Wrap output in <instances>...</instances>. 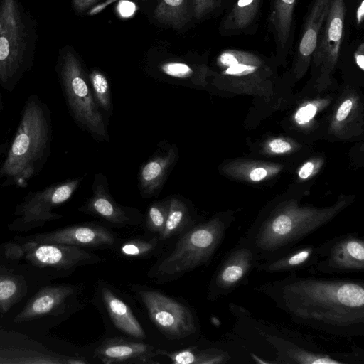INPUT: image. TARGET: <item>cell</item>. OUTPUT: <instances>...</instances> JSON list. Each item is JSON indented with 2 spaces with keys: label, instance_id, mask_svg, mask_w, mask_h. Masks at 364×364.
<instances>
[{
  "label": "cell",
  "instance_id": "cell-1",
  "mask_svg": "<svg viewBox=\"0 0 364 364\" xmlns=\"http://www.w3.org/2000/svg\"><path fill=\"white\" fill-rule=\"evenodd\" d=\"M294 323L335 337L364 336V281L302 276L297 272L259 284Z\"/></svg>",
  "mask_w": 364,
  "mask_h": 364
},
{
  "label": "cell",
  "instance_id": "cell-2",
  "mask_svg": "<svg viewBox=\"0 0 364 364\" xmlns=\"http://www.w3.org/2000/svg\"><path fill=\"white\" fill-rule=\"evenodd\" d=\"M229 309L235 318L233 336L249 346L252 357L271 347L274 354L271 364L364 363L363 350L357 346L346 350H328L312 336L264 320L240 305L230 303Z\"/></svg>",
  "mask_w": 364,
  "mask_h": 364
},
{
  "label": "cell",
  "instance_id": "cell-3",
  "mask_svg": "<svg viewBox=\"0 0 364 364\" xmlns=\"http://www.w3.org/2000/svg\"><path fill=\"white\" fill-rule=\"evenodd\" d=\"M53 129L48 106L36 95L26 100L19 125L0 167L5 186L26 187L43 168L51 152Z\"/></svg>",
  "mask_w": 364,
  "mask_h": 364
},
{
  "label": "cell",
  "instance_id": "cell-4",
  "mask_svg": "<svg viewBox=\"0 0 364 364\" xmlns=\"http://www.w3.org/2000/svg\"><path fill=\"white\" fill-rule=\"evenodd\" d=\"M232 222L229 215H218L199 222L178 236L148 270L153 282L164 284L180 279L199 267L208 266L221 246Z\"/></svg>",
  "mask_w": 364,
  "mask_h": 364
},
{
  "label": "cell",
  "instance_id": "cell-5",
  "mask_svg": "<svg viewBox=\"0 0 364 364\" xmlns=\"http://www.w3.org/2000/svg\"><path fill=\"white\" fill-rule=\"evenodd\" d=\"M36 22L21 0H0V85L12 92L33 65Z\"/></svg>",
  "mask_w": 364,
  "mask_h": 364
},
{
  "label": "cell",
  "instance_id": "cell-6",
  "mask_svg": "<svg viewBox=\"0 0 364 364\" xmlns=\"http://www.w3.org/2000/svg\"><path fill=\"white\" fill-rule=\"evenodd\" d=\"M57 71L69 111L76 124L97 141H109L103 114L95 101L88 78L74 50L63 48Z\"/></svg>",
  "mask_w": 364,
  "mask_h": 364
},
{
  "label": "cell",
  "instance_id": "cell-7",
  "mask_svg": "<svg viewBox=\"0 0 364 364\" xmlns=\"http://www.w3.org/2000/svg\"><path fill=\"white\" fill-rule=\"evenodd\" d=\"M155 328L167 340H196L201 333L195 310L185 301L156 288L135 283L127 284Z\"/></svg>",
  "mask_w": 364,
  "mask_h": 364
},
{
  "label": "cell",
  "instance_id": "cell-8",
  "mask_svg": "<svg viewBox=\"0 0 364 364\" xmlns=\"http://www.w3.org/2000/svg\"><path fill=\"white\" fill-rule=\"evenodd\" d=\"M261 259L257 251L243 235L223 257L210 278L207 291L208 301L228 296L246 285Z\"/></svg>",
  "mask_w": 364,
  "mask_h": 364
},
{
  "label": "cell",
  "instance_id": "cell-9",
  "mask_svg": "<svg viewBox=\"0 0 364 364\" xmlns=\"http://www.w3.org/2000/svg\"><path fill=\"white\" fill-rule=\"evenodd\" d=\"M92 301L111 336L145 341L147 335L128 302L112 284L98 279L94 284Z\"/></svg>",
  "mask_w": 364,
  "mask_h": 364
},
{
  "label": "cell",
  "instance_id": "cell-10",
  "mask_svg": "<svg viewBox=\"0 0 364 364\" xmlns=\"http://www.w3.org/2000/svg\"><path fill=\"white\" fill-rule=\"evenodd\" d=\"M318 259L308 272L341 274L364 271V240L357 233L335 236L318 245Z\"/></svg>",
  "mask_w": 364,
  "mask_h": 364
},
{
  "label": "cell",
  "instance_id": "cell-11",
  "mask_svg": "<svg viewBox=\"0 0 364 364\" xmlns=\"http://www.w3.org/2000/svg\"><path fill=\"white\" fill-rule=\"evenodd\" d=\"M81 181V178L70 179L30 193L16 208L18 225L28 228L61 218V215L51 212L52 209L67 201Z\"/></svg>",
  "mask_w": 364,
  "mask_h": 364
},
{
  "label": "cell",
  "instance_id": "cell-12",
  "mask_svg": "<svg viewBox=\"0 0 364 364\" xmlns=\"http://www.w3.org/2000/svg\"><path fill=\"white\" fill-rule=\"evenodd\" d=\"M107 177L97 173L95 175L92 196L79 211L100 218L107 225L115 228L141 225L144 215L136 208L118 203L109 192Z\"/></svg>",
  "mask_w": 364,
  "mask_h": 364
},
{
  "label": "cell",
  "instance_id": "cell-13",
  "mask_svg": "<svg viewBox=\"0 0 364 364\" xmlns=\"http://www.w3.org/2000/svg\"><path fill=\"white\" fill-rule=\"evenodd\" d=\"M26 258L39 267H50L71 273L78 267L102 263L105 259L77 246L59 243L26 244Z\"/></svg>",
  "mask_w": 364,
  "mask_h": 364
},
{
  "label": "cell",
  "instance_id": "cell-14",
  "mask_svg": "<svg viewBox=\"0 0 364 364\" xmlns=\"http://www.w3.org/2000/svg\"><path fill=\"white\" fill-rule=\"evenodd\" d=\"M145 341L121 336H109L91 348L92 357L105 364H159L161 357Z\"/></svg>",
  "mask_w": 364,
  "mask_h": 364
},
{
  "label": "cell",
  "instance_id": "cell-15",
  "mask_svg": "<svg viewBox=\"0 0 364 364\" xmlns=\"http://www.w3.org/2000/svg\"><path fill=\"white\" fill-rule=\"evenodd\" d=\"M36 243H59L93 250H117L120 239L114 232L97 223H86L31 237Z\"/></svg>",
  "mask_w": 364,
  "mask_h": 364
},
{
  "label": "cell",
  "instance_id": "cell-16",
  "mask_svg": "<svg viewBox=\"0 0 364 364\" xmlns=\"http://www.w3.org/2000/svg\"><path fill=\"white\" fill-rule=\"evenodd\" d=\"M82 286H49L41 289L16 316L14 321L21 322L36 318L48 314L65 313L66 310H75L84 306L80 297L83 292Z\"/></svg>",
  "mask_w": 364,
  "mask_h": 364
},
{
  "label": "cell",
  "instance_id": "cell-17",
  "mask_svg": "<svg viewBox=\"0 0 364 364\" xmlns=\"http://www.w3.org/2000/svg\"><path fill=\"white\" fill-rule=\"evenodd\" d=\"M179 158L176 144L161 148L140 168L138 174L139 191L144 198L157 197Z\"/></svg>",
  "mask_w": 364,
  "mask_h": 364
},
{
  "label": "cell",
  "instance_id": "cell-18",
  "mask_svg": "<svg viewBox=\"0 0 364 364\" xmlns=\"http://www.w3.org/2000/svg\"><path fill=\"white\" fill-rule=\"evenodd\" d=\"M156 352L173 364H225L237 359L233 348L223 343L205 346L195 344L173 351L157 348Z\"/></svg>",
  "mask_w": 364,
  "mask_h": 364
},
{
  "label": "cell",
  "instance_id": "cell-19",
  "mask_svg": "<svg viewBox=\"0 0 364 364\" xmlns=\"http://www.w3.org/2000/svg\"><path fill=\"white\" fill-rule=\"evenodd\" d=\"M318 257V245H297L274 257L262 260L257 270L267 274L297 272L311 267Z\"/></svg>",
  "mask_w": 364,
  "mask_h": 364
},
{
  "label": "cell",
  "instance_id": "cell-20",
  "mask_svg": "<svg viewBox=\"0 0 364 364\" xmlns=\"http://www.w3.org/2000/svg\"><path fill=\"white\" fill-rule=\"evenodd\" d=\"M332 0H314L308 10L296 47V55L301 63L312 57L321 29Z\"/></svg>",
  "mask_w": 364,
  "mask_h": 364
},
{
  "label": "cell",
  "instance_id": "cell-21",
  "mask_svg": "<svg viewBox=\"0 0 364 364\" xmlns=\"http://www.w3.org/2000/svg\"><path fill=\"white\" fill-rule=\"evenodd\" d=\"M191 203L181 195L170 196L168 216L159 239L166 242L198 223Z\"/></svg>",
  "mask_w": 364,
  "mask_h": 364
},
{
  "label": "cell",
  "instance_id": "cell-22",
  "mask_svg": "<svg viewBox=\"0 0 364 364\" xmlns=\"http://www.w3.org/2000/svg\"><path fill=\"white\" fill-rule=\"evenodd\" d=\"M296 0H274L269 28L278 52H286L292 42L293 20Z\"/></svg>",
  "mask_w": 364,
  "mask_h": 364
},
{
  "label": "cell",
  "instance_id": "cell-23",
  "mask_svg": "<svg viewBox=\"0 0 364 364\" xmlns=\"http://www.w3.org/2000/svg\"><path fill=\"white\" fill-rule=\"evenodd\" d=\"M261 0H236L223 21V28L237 32L247 28L255 19Z\"/></svg>",
  "mask_w": 364,
  "mask_h": 364
},
{
  "label": "cell",
  "instance_id": "cell-24",
  "mask_svg": "<svg viewBox=\"0 0 364 364\" xmlns=\"http://www.w3.org/2000/svg\"><path fill=\"white\" fill-rule=\"evenodd\" d=\"M165 244L166 242L157 236L134 237L120 243L117 250L126 258L146 259L162 253Z\"/></svg>",
  "mask_w": 364,
  "mask_h": 364
},
{
  "label": "cell",
  "instance_id": "cell-25",
  "mask_svg": "<svg viewBox=\"0 0 364 364\" xmlns=\"http://www.w3.org/2000/svg\"><path fill=\"white\" fill-rule=\"evenodd\" d=\"M186 0H161L154 10V16L161 23L181 28L187 21Z\"/></svg>",
  "mask_w": 364,
  "mask_h": 364
},
{
  "label": "cell",
  "instance_id": "cell-26",
  "mask_svg": "<svg viewBox=\"0 0 364 364\" xmlns=\"http://www.w3.org/2000/svg\"><path fill=\"white\" fill-rule=\"evenodd\" d=\"M87 78L95 101L102 113L103 112L110 116L113 106L110 86L106 76L99 70L93 69Z\"/></svg>",
  "mask_w": 364,
  "mask_h": 364
},
{
  "label": "cell",
  "instance_id": "cell-27",
  "mask_svg": "<svg viewBox=\"0 0 364 364\" xmlns=\"http://www.w3.org/2000/svg\"><path fill=\"white\" fill-rule=\"evenodd\" d=\"M170 196L149 205L144 215V224L151 235L160 237L168 216Z\"/></svg>",
  "mask_w": 364,
  "mask_h": 364
},
{
  "label": "cell",
  "instance_id": "cell-28",
  "mask_svg": "<svg viewBox=\"0 0 364 364\" xmlns=\"http://www.w3.org/2000/svg\"><path fill=\"white\" fill-rule=\"evenodd\" d=\"M22 284L14 277L0 275V309L7 311L22 292Z\"/></svg>",
  "mask_w": 364,
  "mask_h": 364
},
{
  "label": "cell",
  "instance_id": "cell-29",
  "mask_svg": "<svg viewBox=\"0 0 364 364\" xmlns=\"http://www.w3.org/2000/svg\"><path fill=\"white\" fill-rule=\"evenodd\" d=\"M160 68L166 75L178 79H188L193 75L191 67L182 62L165 63Z\"/></svg>",
  "mask_w": 364,
  "mask_h": 364
},
{
  "label": "cell",
  "instance_id": "cell-30",
  "mask_svg": "<svg viewBox=\"0 0 364 364\" xmlns=\"http://www.w3.org/2000/svg\"><path fill=\"white\" fill-rule=\"evenodd\" d=\"M218 6L217 0H193L195 16L200 19Z\"/></svg>",
  "mask_w": 364,
  "mask_h": 364
},
{
  "label": "cell",
  "instance_id": "cell-31",
  "mask_svg": "<svg viewBox=\"0 0 364 364\" xmlns=\"http://www.w3.org/2000/svg\"><path fill=\"white\" fill-rule=\"evenodd\" d=\"M317 108L309 104L300 108L295 115V119L299 124H304L310 121L316 114Z\"/></svg>",
  "mask_w": 364,
  "mask_h": 364
},
{
  "label": "cell",
  "instance_id": "cell-32",
  "mask_svg": "<svg viewBox=\"0 0 364 364\" xmlns=\"http://www.w3.org/2000/svg\"><path fill=\"white\" fill-rule=\"evenodd\" d=\"M269 148L274 153H284L291 149V145L282 139H274L269 143Z\"/></svg>",
  "mask_w": 364,
  "mask_h": 364
},
{
  "label": "cell",
  "instance_id": "cell-33",
  "mask_svg": "<svg viewBox=\"0 0 364 364\" xmlns=\"http://www.w3.org/2000/svg\"><path fill=\"white\" fill-rule=\"evenodd\" d=\"M353 103L351 100H347L344 101L340 107L338 109L337 114H336V119L338 121H343L346 118V117L348 115L351 108H352Z\"/></svg>",
  "mask_w": 364,
  "mask_h": 364
},
{
  "label": "cell",
  "instance_id": "cell-34",
  "mask_svg": "<svg viewBox=\"0 0 364 364\" xmlns=\"http://www.w3.org/2000/svg\"><path fill=\"white\" fill-rule=\"evenodd\" d=\"M97 1L98 0H73V6L76 12L82 13Z\"/></svg>",
  "mask_w": 364,
  "mask_h": 364
},
{
  "label": "cell",
  "instance_id": "cell-35",
  "mask_svg": "<svg viewBox=\"0 0 364 364\" xmlns=\"http://www.w3.org/2000/svg\"><path fill=\"white\" fill-rule=\"evenodd\" d=\"M364 19V0H359L355 9V21L356 26L362 24Z\"/></svg>",
  "mask_w": 364,
  "mask_h": 364
},
{
  "label": "cell",
  "instance_id": "cell-36",
  "mask_svg": "<svg viewBox=\"0 0 364 364\" xmlns=\"http://www.w3.org/2000/svg\"><path fill=\"white\" fill-rule=\"evenodd\" d=\"M358 50L355 53V61L357 65L360 67L361 70L364 69V55H363V48L364 45L363 43L361 42L360 44L357 48Z\"/></svg>",
  "mask_w": 364,
  "mask_h": 364
},
{
  "label": "cell",
  "instance_id": "cell-37",
  "mask_svg": "<svg viewBox=\"0 0 364 364\" xmlns=\"http://www.w3.org/2000/svg\"><path fill=\"white\" fill-rule=\"evenodd\" d=\"M267 176V171L263 168L253 169L250 174V178L252 181H260Z\"/></svg>",
  "mask_w": 364,
  "mask_h": 364
},
{
  "label": "cell",
  "instance_id": "cell-38",
  "mask_svg": "<svg viewBox=\"0 0 364 364\" xmlns=\"http://www.w3.org/2000/svg\"><path fill=\"white\" fill-rule=\"evenodd\" d=\"M314 169V164L311 162L306 163L300 169L299 176L301 178L305 179L308 178Z\"/></svg>",
  "mask_w": 364,
  "mask_h": 364
},
{
  "label": "cell",
  "instance_id": "cell-39",
  "mask_svg": "<svg viewBox=\"0 0 364 364\" xmlns=\"http://www.w3.org/2000/svg\"><path fill=\"white\" fill-rule=\"evenodd\" d=\"M133 5L130 3H122V6H120V13L123 16H129L130 15L133 11Z\"/></svg>",
  "mask_w": 364,
  "mask_h": 364
},
{
  "label": "cell",
  "instance_id": "cell-40",
  "mask_svg": "<svg viewBox=\"0 0 364 364\" xmlns=\"http://www.w3.org/2000/svg\"><path fill=\"white\" fill-rule=\"evenodd\" d=\"M1 109H2V101H1V96H0V112L1 111Z\"/></svg>",
  "mask_w": 364,
  "mask_h": 364
},
{
  "label": "cell",
  "instance_id": "cell-41",
  "mask_svg": "<svg viewBox=\"0 0 364 364\" xmlns=\"http://www.w3.org/2000/svg\"><path fill=\"white\" fill-rule=\"evenodd\" d=\"M223 0H217V2H218V6H220L221 3H222Z\"/></svg>",
  "mask_w": 364,
  "mask_h": 364
}]
</instances>
